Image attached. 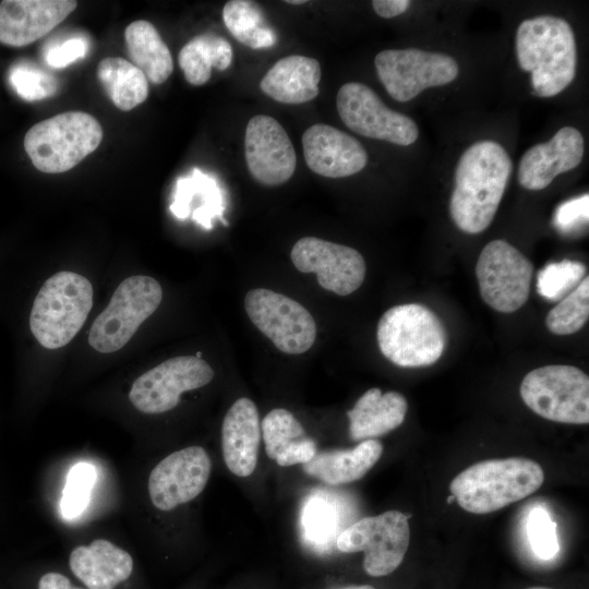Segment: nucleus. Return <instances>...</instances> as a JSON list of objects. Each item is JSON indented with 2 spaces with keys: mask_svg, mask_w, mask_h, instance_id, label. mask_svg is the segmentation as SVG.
Masks as SVG:
<instances>
[{
  "mask_svg": "<svg viewBox=\"0 0 589 589\" xmlns=\"http://www.w3.org/2000/svg\"><path fill=\"white\" fill-rule=\"evenodd\" d=\"M543 480V469L532 459H488L459 472L449 491L462 509L489 514L529 496Z\"/></svg>",
  "mask_w": 589,
  "mask_h": 589,
  "instance_id": "7ed1b4c3",
  "label": "nucleus"
},
{
  "mask_svg": "<svg viewBox=\"0 0 589 589\" xmlns=\"http://www.w3.org/2000/svg\"><path fill=\"white\" fill-rule=\"evenodd\" d=\"M337 589H375V588L370 585H361V586H347V587H341Z\"/></svg>",
  "mask_w": 589,
  "mask_h": 589,
  "instance_id": "a19ab883",
  "label": "nucleus"
},
{
  "mask_svg": "<svg viewBox=\"0 0 589 589\" xmlns=\"http://www.w3.org/2000/svg\"><path fill=\"white\" fill-rule=\"evenodd\" d=\"M527 537L534 555L549 561L556 556L560 543L556 532V522L542 507L533 508L526 524Z\"/></svg>",
  "mask_w": 589,
  "mask_h": 589,
  "instance_id": "c9c22d12",
  "label": "nucleus"
},
{
  "mask_svg": "<svg viewBox=\"0 0 589 589\" xmlns=\"http://www.w3.org/2000/svg\"><path fill=\"white\" fill-rule=\"evenodd\" d=\"M383 445L375 438L364 440L352 448L316 452L303 464L309 476L330 485L351 483L363 478L377 462Z\"/></svg>",
  "mask_w": 589,
  "mask_h": 589,
  "instance_id": "393cba45",
  "label": "nucleus"
},
{
  "mask_svg": "<svg viewBox=\"0 0 589 589\" xmlns=\"http://www.w3.org/2000/svg\"><path fill=\"white\" fill-rule=\"evenodd\" d=\"M588 194L561 204L554 214V226L564 233L579 230L588 223Z\"/></svg>",
  "mask_w": 589,
  "mask_h": 589,
  "instance_id": "4c0bfd02",
  "label": "nucleus"
},
{
  "mask_svg": "<svg viewBox=\"0 0 589 589\" xmlns=\"http://www.w3.org/2000/svg\"><path fill=\"white\" fill-rule=\"evenodd\" d=\"M38 589H82L71 584L64 575L50 572L43 575L38 581Z\"/></svg>",
  "mask_w": 589,
  "mask_h": 589,
  "instance_id": "ea45409f",
  "label": "nucleus"
},
{
  "mask_svg": "<svg viewBox=\"0 0 589 589\" xmlns=\"http://www.w3.org/2000/svg\"><path fill=\"white\" fill-rule=\"evenodd\" d=\"M93 305V287L73 272H59L39 289L29 315L34 337L45 348L69 344L85 323Z\"/></svg>",
  "mask_w": 589,
  "mask_h": 589,
  "instance_id": "20e7f679",
  "label": "nucleus"
},
{
  "mask_svg": "<svg viewBox=\"0 0 589 589\" xmlns=\"http://www.w3.org/2000/svg\"><path fill=\"white\" fill-rule=\"evenodd\" d=\"M96 481V469L92 464L77 462L69 471L60 503L64 518L80 516L88 505Z\"/></svg>",
  "mask_w": 589,
  "mask_h": 589,
  "instance_id": "f704fd0d",
  "label": "nucleus"
},
{
  "mask_svg": "<svg viewBox=\"0 0 589 589\" xmlns=\"http://www.w3.org/2000/svg\"><path fill=\"white\" fill-rule=\"evenodd\" d=\"M408 518L398 510L363 517L340 532L337 549L344 553L363 552L368 575H389L401 564L409 546Z\"/></svg>",
  "mask_w": 589,
  "mask_h": 589,
  "instance_id": "1a4fd4ad",
  "label": "nucleus"
},
{
  "mask_svg": "<svg viewBox=\"0 0 589 589\" xmlns=\"http://www.w3.org/2000/svg\"><path fill=\"white\" fill-rule=\"evenodd\" d=\"M244 309L254 326L281 352L300 354L313 346L315 321L296 300L269 289L256 288L245 294Z\"/></svg>",
  "mask_w": 589,
  "mask_h": 589,
  "instance_id": "9b49d317",
  "label": "nucleus"
},
{
  "mask_svg": "<svg viewBox=\"0 0 589 589\" xmlns=\"http://www.w3.org/2000/svg\"><path fill=\"white\" fill-rule=\"evenodd\" d=\"M408 410L406 398L397 392L377 387L366 390L347 412L352 441L371 440L397 429Z\"/></svg>",
  "mask_w": 589,
  "mask_h": 589,
  "instance_id": "b1692460",
  "label": "nucleus"
},
{
  "mask_svg": "<svg viewBox=\"0 0 589 589\" xmlns=\"http://www.w3.org/2000/svg\"><path fill=\"white\" fill-rule=\"evenodd\" d=\"M446 501L447 503H453L455 501V497L453 495H449Z\"/></svg>",
  "mask_w": 589,
  "mask_h": 589,
  "instance_id": "37998d69",
  "label": "nucleus"
},
{
  "mask_svg": "<svg viewBox=\"0 0 589 589\" xmlns=\"http://www.w3.org/2000/svg\"><path fill=\"white\" fill-rule=\"evenodd\" d=\"M97 77L113 105L130 111L148 96V81L132 62L119 58L103 59L97 67Z\"/></svg>",
  "mask_w": 589,
  "mask_h": 589,
  "instance_id": "c756f323",
  "label": "nucleus"
},
{
  "mask_svg": "<svg viewBox=\"0 0 589 589\" xmlns=\"http://www.w3.org/2000/svg\"><path fill=\"white\" fill-rule=\"evenodd\" d=\"M410 5L408 0H374L372 7L375 13L384 19L395 17L404 13Z\"/></svg>",
  "mask_w": 589,
  "mask_h": 589,
  "instance_id": "58836bf2",
  "label": "nucleus"
},
{
  "mask_svg": "<svg viewBox=\"0 0 589 589\" xmlns=\"http://www.w3.org/2000/svg\"><path fill=\"white\" fill-rule=\"evenodd\" d=\"M301 273H315L318 285L338 296L356 291L365 277L363 256L353 248L315 237L298 240L290 253Z\"/></svg>",
  "mask_w": 589,
  "mask_h": 589,
  "instance_id": "2eb2a0df",
  "label": "nucleus"
},
{
  "mask_svg": "<svg viewBox=\"0 0 589 589\" xmlns=\"http://www.w3.org/2000/svg\"><path fill=\"white\" fill-rule=\"evenodd\" d=\"M516 55L519 67L531 73L537 96H555L575 77V35L561 17L540 15L522 21L516 32Z\"/></svg>",
  "mask_w": 589,
  "mask_h": 589,
  "instance_id": "f03ea898",
  "label": "nucleus"
},
{
  "mask_svg": "<svg viewBox=\"0 0 589 589\" xmlns=\"http://www.w3.org/2000/svg\"><path fill=\"white\" fill-rule=\"evenodd\" d=\"M513 163L494 141H480L460 156L455 171L449 212L455 225L469 235L492 223L504 195Z\"/></svg>",
  "mask_w": 589,
  "mask_h": 589,
  "instance_id": "f257e3e1",
  "label": "nucleus"
},
{
  "mask_svg": "<svg viewBox=\"0 0 589 589\" xmlns=\"http://www.w3.org/2000/svg\"><path fill=\"white\" fill-rule=\"evenodd\" d=\"M8 80L14 92L26 101H37L57 94L58 79L34 62L20 60L8 71Z\"/></svg>",
  "mask_w": 589,
  "mask_h": 589,
  "instance_id": "473e14b6",
  "label": "nucleus"
},
{
  "mask_svg": "<svg viewBox=\"0 0 589 589\" xmlns=\"http://www.w3.org/2000/svg\"><path fill=\"white\" fill-rule=\"evenodd\" d=\"M69 565L88 589H115L131 576L133 558L112 542L96 539L73 549Z\"/></svg>",
  "mask_w": 589,
  "mask_h": 589,
  "instance_id": "4be33fe9",
  "label": "nucleus"
},
{
  "mask_svg": "<svg viewBox=\"0 0 589 589\" xmlns=\"http://www.w3.org/2000/svg\"><path fill=\"white\" fill-rule=\"evenodd\" d=\"M89 39L81 34L47 43L43 49V58L50 68H65L83 59L89 50Z\"/></svg>",
  "mask_w": 589,
  "mask_h": 589,
  "instance_id": "e433bc0d",
  "label": "nucleus"
},
{
  "mask_svg": "<svg viewBox=\"0 0 589 589\" xmlns=\"http://www.w3.org/2000/svg\"><path fill=\"white\" fill-rule=\"evenodd\" d=\"M321 65L314 58L291 55L278 60L260 82L262 92L283 104L298 105L318 95Z\"/></svg>",
  "mask_w": 589,
  "mask_h": 589,
  "instance_id": "5701e85b",
  "label": "nucleus"
},
{
  "mask_svg": "<svg viewBox=\"0 0 589 589\" xmlns=\"http://www.w3.org/2000/svg\"><path fill=\"white\" fill-rule=\"evenodd\" d=\"M214 377L212 366L197 356L168 359L139 376L129 399L141 412L163 413L173 409L184 392L207 385Z\"/></svg>",
  "mask_w": 589,
  "mask_h": 589,
  "instance_id": "ddd939ff",
  "label": "nucleus"
},
{
  "mask_svg": "<svg viewBox=\"0 0 589 589\" xmlns=\"http://www.w3.org/2000/svg\"><path fill=\"white\" fill-rule=\"evenodd\" d=\"M194 203L196 206L192 212V219L205 229L213 227V218L224 221L223 191L215 178L200 169H194L190 176L177 180L170 211L177 218L185 219Z\"/></svg>",
  "mask_w": 589,
  "mask_h": 589,
  "instance_id": "bb28decb",
  "label": "nucleus"
},
{
  "mask_svg": "<svg viewBox=\"0 0 589 589\" xmlns=\"http://www.w3.org/2000/svg\"><path fill=\"white\" fill-rule=\"evenodd\" d=\"M520 396L544 419L569 424L589 422V377L576 366L552 364L530 371L520 384Z\"/></svg>",
  "mask_w": 589,
  "mask_h": 589,
  "instance_id": "0eeeda50",
  "label": "nucleus"
},
{
  "mask_svg": "<svg viewBox=\"0 0 589 589\" xmlns=\"http://www.w3.org/2000/svg\"><path fill=\"white\" fill-rule=\"evenodd\" d=\"M589 316V278L585 277L578 287L548 313L545 324L555 335H570L580 330Z\"/></svg>",
  "mask_w": 589,
  "mask_h": 589,
  "instance_id": "2f4dec72",
  "label": "nucleus"
},
{
  "mask_svg": "<svg viewBox=\"0 0 589 589\" xmlns=\"http://www.w3.org/2000/svg\"><path fill=\"white\" fill-rule=\"evenodd\" d=\"M232 57V48L224 37L204 33L181 48L178 61L187 82L200 86L209 80L212 68L219 71L228 69Z\"/></svg>",
  "mask_w": 589,
  "mask_h": 589,
  "instance_id": "c85d7f7f",
  "label": "nucleus"
},
{
  "mask_svg": "<svg viewBox=\"0 0 589 589\" xmlns=\"http://www.w3.org/2000/svg\"><path fill=\"white\" fill-rule=\"evenodd\" d=\"M244 154L251 176L264 185H279L293 175L296 152L284 127L273 117H252L245 128Z\"/></svg>",
  "mask_w": 589,
  "mask_h": 589,
  "instance_id": "f3484780",
  "label": "nucleus"
},
{
  "mask_svg": "<svg viewBox=\"0 0 589 589\" xmlns=\"http://www.w3.org/2000/svg\"><path fill=\"white\" fill-rule=\"evenodd\" d=\"M77 5L73 0H4L0 2V43L27 46L47 35Z\"/></svg>",
  "mask_w": 589,
  "mask_h": 589,
  "instance_id": "6ab92c4d",
  "label": "nucleus"
},
{
  "mask_svg": "<svg viewBox=\"0 0 589 589\" xmlns=\"http://www.w3.org/2000/svg\"><path fill=\"white\" fill-rule=\"evenodd\" d=\"M212 462L201 446L171 453L151 471L148 493L153 505L171 510L199 496L209 479Z\"/></svg>",
  "mask_w": 589,
  "mask_h": 589,
  "instance_id": "dca6fc26",
  "label": "nucleus"
},
{
  "mask_svg": "<svg viewBox=\"0 0 589 589\" xmlns=\"http://www.w3.org/2000/svg\"><path fill=\"white\" fill-rule=\"evenodd\" d=\"M223 20L231 35L252 49L273 47L276 32L267 24L260 5L250 0H230L223 9Z\"/></svg>",
  "mask_w": 589,
  "mask_h": 589,
  "instance_id": "7c9ffc66",
  "label": "nucleus"
},
{
  "mask_svg": "<svg viewBox=\"0 0 589 589\" xmlns=\"http://www.w3.org/2000/svg\"><path fill=\"white\" fill-rule=\"evenodd\" d=\"M266 455L281 467L305 464L316 454L315 442L287 409L271 410L261 422Z\"/></svg>",
  "mask_w": 589,
  "mask_h": 589,
  "instance_id": "a878e982",
  "label": "nucleus"
},
{
  "mask_svg": "<svg viewBox=\"0 0 589 589\" xmlns=\"http://www.w3.org/2000/svg\"><path fill=\"white\" fill-rule=\"evenodd\" d=\"M585 274V265L577 261L550 263L538 273V293L549 301H560L578 287Z\"/></svg>",
  "mask_w": 589,
  "mask_h": 589,
  "instance_id": "72a5a7b5",
  "label": "nucleus"
},
{
  "mask_svg": "<svg viewBox=\"0 0 589 589\" xmlns=\"http://www.w3.org/2000/svg\"><path fill=\"white\" fill-rule=\"evenodd\" d=\"M261 424L255 404L247 397L237 399L221 425V450L230 472L240 478L251 476L257 465Z\"/></svg>",
  "mask_w": 589,
  "mask_h": 589,
  "instance_id": "412c9836",
  "label": "nucleus"
},
{
  "mask_svg": "<svg viewBox=\"0 0 589 589\" xmlns=\"http://www.w3.org/2000/svg\"><path fill=\"white\" fill-rule=\"evenodd\" d=\"M129 57L147 81L161 84L173 71V61L168 46L155 26L145 20L129 24L124 31Z\"/></svg>",
  "mask_w": 589,
  "mask_h": 589,
  "instance_id": "cd10ccee",
  "label": "nucleus"
},
{
  "mask_svg": "<svg viewBox=\"0 0 589 589\" xmlns=\"http://www.w3.org/2000/svg\"><path fill=\"white\" fill-rule=\"evenodd\" d=\"M161 299L163 289L154 278L135 275L124 279L94 321L88 344L101 353L118 351L156 311Z\"/></svg>",
  "mask_w": 589,
  "mask_h": 589,
  "instance_id": "6e6552de",
  "label": "nucleus"
},
{
  "mask_svg": "<svg viewBox=\"0 0 589 589\" xmlns=\"http://www.w3.org/2000/svg\"><path fill=\"white\" fill-rule=\"evenodd\" d=\"M342 122L353 132L407 146L419 135L416 122L384 105L369 86L359 82L344 84L336 98Z\"/></svg>",
  "mask_w": 589,
  "mask_h": 589,
  "instance_id": "4468645a",
  "label": "nucleus"
},
{
  "mask_svg": "<svg viewBox=\"0 0 589 589\" xmlns=\"http://www.w3.org/2000/svg\"><path fill=\"white\" fill-rule=\"evenodd\" d=\"M101 140L103 128L95 117L67 111L31 127L24 136V149L36 169L60 173L93 153Z\"/></svg>",
  "mask_w": 589,
  "mask_h": 589,
  "instance_id": "423d86ee",
  "label": "nucleus"
},
{
  "mask_svg": "<svg viewBox=\"0 0 589 589\" xmlns=\"http://www.w3.org/2000/svg\"><path fill=\"white\" fill-rule=\"evenodd\" d=\"M584 137L573 127H563L545 143L530 147L521 157L518 181L527 190L545 189L555 177L576 168L584 156Z\"/></svg>",
  "mask_w": 589,
  "mask_h": 589,
  "instance_id": "aec40b11",
  "label": "nucleus"
},
{
  "mask_svg": "<svg viewBox=\"0 0 589 589\" xmlns=\"http://www.w3.org/2000/svg\"><path fill=\"white\" fill-rule=\"evenodd\" d=\"M302 148L308 167L326 178H344L361 171L368 154L353 136L328 124L316 123L302 135Z\"/></svg>",
  "mask_w": 589,
  "mask_h": 589,
  "instance_id": "a211bd4d",
  "label": "nucleus"
},
{
  "mask_svg": "<svg viewBox=\"0 0 589 589\" xmlns=\"http://www.w3.org/2000/svg\"><path fill=\"white\" fill-rule=\"evenodd\" d=\"M529 589H549V588H544V587H532V588H529Z\"/></svg>",
  "mask_w": 589,
  "mask_h": 589,
  "instance_id": "c03bdc74",
  "label": "nucleus"
},
{
  "mask_svg": "<svg viewBox=\"0 0 589 589\" xmlns=\"http://www.w3.org/2000/svg\"><path fill=\"white\" fill-rule=\"evenodd\" d=\"M374 64L389 96L402 103L425 88L453 82L459 71L450 56L416 48L383 50L375 56Z\"/></svg>",
  "mask_w": 589,
  "mask_h": 589,
  "instance_id": "f8f14e48",
  "label": "nucleus"
},
{
  "mask_svg": "<svg viewBox=\"0 0 589 589\" xmlns=\"http://www.w3.org/2000/svg\"><path fill=\"white\" fill-rule=\"evenodd\" d=\"M376 338L382 354L401 368L432 365L446 347L443 323L418 303L388 309L377 324Z\"/></svg>",
  "mask_w": 589,
  "mask_h": 589,
  "instance_id": "39448f33",
  "label": "nucleus"
},
{
  "mask_svg": "<svg viewBox=\"0 0 589 589\" xmlns=\"http://www.w3.org/2000/svg\"><path fill=\"white\" fill-rule=\"evenodd\" d=\"M533 265L515 247L493 240L481 251L476 275L483 301L501 313H512L528 300Z\"/></svg>",
  "mask_w": 589,
  "mask_h": 589,
  "instance_id": "9d476101",
  "label": "nucleus"
},
{
  "mask_svg": "<svg viewBox=\"0 0 589 589\" xmlns=\"http://www.w3.org/2000/svg\"><path fill=\"white\" fill-rule=\"evenodd\" d=\"M286 2L291 3V4H303L306 1L305 0H287Z\"/></svg>",
  "mask_w": 589,
  "mask_h": 589,
  "instance_id": "79ce46f5",
  "label": "nucleus"
}]
</instances>
